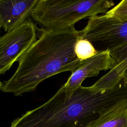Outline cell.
<instances>
[{
  "label": "cell",
  "instance_id": "obj_1",
  "mask_svg": "<svg viewBox=\"0 0 127 127\" xmlns=\"http://www.w3.org/2000/svg\"><path fill=\"white\" fill-rule=\"evenodd\" d=\"M80 34L74 27L60 31L40 29L38 38L18 60L16 70L4 82L2 91L20 96L34 90L49 77L73 71L82 62L74 52Z\"/></svg>",
  "mask_w": 127,
  "mask_h": 127
},
{
  "label": "cell",
  "instance_id": "obj_2",
  "mask_svg": "<svg viewBox=\"0 0 127 127\" xmlns=\"http://www.w3.org/2000/svg\"><path fill=\"white\" fill-rule=\"evenodd\" d=\"M110 94L63 85L47 101L14 120L9 127H86L112 104Z\"/></svg>",
  "mask_w": 127,
  "mask_h": 127
},
{
  "label": "cell",
  "instance_id": "obj_3",
  "mask_svg": "<svg viewBox=\"0 0 127 127\" xmlns=\"http://www.w3.org/2000/svg\"><path fill=\"white\" fill-rule=\"evenodd\" d=\"M114 5L108 0H38L31 16L42 29L64 30L82 19L105 14Z\"/></svg>",
  "mask_w": 127,
  "mask_h": 127
},
{
  "label": "cell",
  "instance_id": "obj_4",
  "mask_svg": "<svg viewBox=\"0 0 127 127\" xmlns=\"http://www.w3.org/2000/svg\"><path fill=\"white\" fill-rule=\"evenodd\" d=\"M79 38L89 41L97 52L112 51L127 42V21L106 14L90 17Z\"/></svg>",
  "mask_w": 127,
  "mask_h": 127
},
{
  "label": "cell",
  "instance_id": "obj_5",
  "mask_svg": "<svg viewBox=\"0 0 127 127\" xmlns=\"http://www.w3.org/2000/svg\"><path fill=\"white\" fill-rule=\"evenodd\" d=\"M37 28L29 19L0 36V75L8 70L37 39Z\"/></svg>",
  "mask_w": 127,
  "mask_h": 127
},
{
  "label": "cell",
  "instance_id": "obj_6",
  "mask_svg": "<svg viewBox=\"0 0 127 127\" xmlns=\"http://www.w3.org/2000/svg\"><path fill=\"white\" fill-rule=\"evenodd\" d=\"M115 64L109 50L98 52L93 57L82 61L63 85L68 90H75L81 85L86 78L97 76L102 70L111 69Z\"/></svg>",
  "mask_w": 127,
  "mask_h": 127
},
{
  "label": "cell",
  "instance_id": "obj_7",
  "mask_svg": "<svg viewBox=\"0 0 127 127\" xmlns=\"http://www.w3.org/2000/svg\"><path fill=\"white\" fill-rule=\"evenodd\" d=\"M38 0H0V23L6 32L23 23L31 16Z\"/></svg>",
  "mask_w": 127,
  "mask_h": 127
},
{
  "label": "cell",
  "instance_id": "obj_8",
  "mask_svg": "<svg viewBox=\"0 0 127 127\" xmlns=\"http://www.w3.org/2000/svg\"><path fill=\"white\" fill-rule=\"evenodd\" d=\"M110 52L115 61V65L90 86L93 89L99 91L112 89L123 80L127 69V42Z\"/></svg>",
  "mask_w": 127,
  "mask_h": 127
},
{
  "label": "cell",
  "instance_id": "obj_9",
  "mask_svg": "<svg viewBox=\"0 0 127 127\" xmlns=\"http://www.w3.org/2000/svg\"><path fill=\"white\" fill-rule=\"evenodd\" d=\"M86 127H127V98L106 109Z\"/></svg>",
  "mask_w": 127,
  "mask_h": 127
},
{
  "label": "cell",
  "instance_id": "obj_10",
  "mask_svg": "<svg viewBox=\"0 0 127 127\" xmlns=\"http://www.w3.org/2000/svg\"><path fill=\"white\" fill-rule=\"evenodd\" d=\"M74 52L76 57L81 61L88 59L98 53L89 41L80 38L78 39L75 44Z\"/></svg>",
  "mask_w": 127,
  "mask_h": 127
},
{
  "label": "cell",
  "instance_id": "obj_11",
  "mask_svg": "<svg viewBox=\"0 0 127 127\" xmlns=\"http://www.w3.org/2000/svg\"><path fill=\"white\" fill-rule=\"evenodd\" d=\"M105 14L120 20L127 21V0L121 1Z\"/></svg>",
  "mask_w": 127,
  "mask_h": 127
},
{
  "label": "cell",
  "instance_id": "obj_12",
  "mask_svg": "<svg viewBox=\"0 0 127 127\" xmlns=\"http://www.w3.org/2000/svg\"><path fill=\"white\" fill-rule=\"evenodd\" d=\"M123 82L124 83V84L126 85H127V77H124L123 79Z\"/></svg>",
  "mask_w": 127,
  "mask_h": 127
},
{
  "label": "cell",
  "instance_id": "obj_13",
  "mask_svg": "<svg viewBox=\"0 0 127 127\" xmlns=\"http://www.w3.org/2000/svg\"><path fill=\"white\" fill-rule=\"evenodd\" d=\"M2 86H3V84L2 83V82L0 81V90H1V88L2 87Z\"/></svg>",
  "mask_w": 127,
  "mask_h": 127
},
{
  "label": "cell",
  "instance_id": "obj_14",
  "mask_svg": "<svg viewBox=\"0 0 127 127\" xmlns=\"http://www.w3.org/2000/svg\"><path fill=\"white\" fill-rule=\"evenodd\" d=\"M1 28V24H0V29Z\"/></svg>",
  "mask_w": 127,
  "mask_h": 127
}]
</instances>
